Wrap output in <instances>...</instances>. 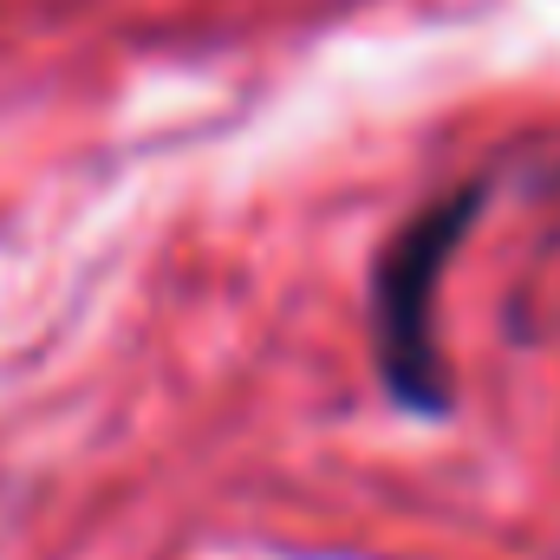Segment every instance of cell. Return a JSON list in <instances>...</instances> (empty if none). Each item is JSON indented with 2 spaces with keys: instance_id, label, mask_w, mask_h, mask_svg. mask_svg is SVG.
Segmentation results:
<instances>
[{
  "instance_id": "6da1fadb",
  "label": "cell",
  "mask_w": 560,
  "mask_h": 560,
  "mask_svg": "<svg viewBox=\"0 0 560 560\" xmlns=\"http://www.w3.org/2000/svg\"><path fill=\"white\" fill-rule=\"evenodd\" d=\"M482 209V189H456L443 202H430L398 229V242L378 255V280H372V332H378V365L385 385L398 392V405L436 411L443 405V365H436V326H430V300L443 261L456 255L469 215Z\"/></svg>"
}]
</instances>
